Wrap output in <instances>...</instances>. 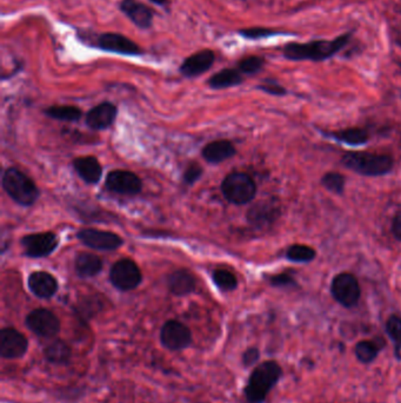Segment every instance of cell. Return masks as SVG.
Here are the masks:
<instances>
[{"label":"cell","instance_id":"cell-1","mask_svg":"<svg viewBox=\"0 0 401 403\" xmlns=\"http://www.w3.org/2000/svg\"><path fill=\"white\" fill-rule=\"evenodd\" d=\"M283 368L276 361L269 360L259 363L251 372L244 388L247 403H264L269 393L283 377Z\"/></svg>","mask_w":401,"mask_h":403},{"label":"cell","instance_id":"cell-2","mask_svg":"<svg viewBox=\"0 0 401 403\" xmlns=\"http://www.w3.org/2000/svg\"><path fill=\"white\" fill-rule=\"evenodd\" d=\"M349 40V35H343L336 40H317L306 44L285 46V57L291 61H324L339 52Z\"/></svg>","mask_w":401,"mask_h":403},{"label":"cell","instance_id":"cell-3","mask_svg":"<svg viewBox=\"0 0 401 403\" xmlns=\"http://www.w3.org/2000/svg\"><path fill=\"white\" fill-rule=\"evenodd\" d=\"M344 167L363 176H384L393 169V158L388 155L349 153L343 157Z\"/></svg>","mask_w":401,"mask_h":403},{"label":"cell","instance_id":"cell-4","mask_svg":"<svg viewBox=\"0 0 401 403\" xmlns=\"http://www.w3.org/2000/svg\"><path fill=\"white\" fill-rule=\"evenodd\" d=\"M3 187L8 196L20 206H32L39 197L38 188L33 181L15 167H10L5 172Z\"/></svg>","mask_w":401,"mask_h":403},{"label":"cell","instance_id":"cell-5","mask_svg":"<svg viewBox=\"0 0 401 403\" xmlns=\"http://www.w3.org/2000/svg\"><path fill=\"white\" fill-rule=\"evenodd\" d=\"M221 191L225 198L237 206L250 203L257 194V185L251 176L233 172L223 179Z\"/></svg>","mask_w":401,"mask_h":403},{"label":"cell","instance_id":"cell-6","mask_svg":"<svg viewBox=\"0 0 401 403\" xmlns=\"http://www.w3.org/2000/svg\"><path fill=\"white\" fill-rule=\"evenodd\" d=\"M159 341L165 349L178 353L192 346L194 335L191 329L180 321L168 320L160 329Z\"/></svg>","mask_w":401,"mask_h":403},{"label":"cell","instance_id":"cell-7","mask_svg":"<svg viewBox=\"0 0 401 403\" xmlns=\"http://www.w3.org/2000/svg\"><path fill=\"white\" fill-rule=\"evenodd\" d=\"M25 326L40 339H56L61 333L59 317L49 309L37 308L27 314Z\"/></svg>","mask_w":401,"mask_h":403},{"label":"cell","instance_id":"cell-8","mask_svg":"<svg viewBox=\"0 0 401 403\" xmlns=\"http://www.w3.org/2000/svg\"><path fill=\"white\" fill-rule=\"evenodd\" d=\"M30 342L22 331L15 327H5L0 331V358L17 361L27 354Z\"/></svg>","mask_w":401,"mask_h":403},{"label":"cell","instance_id":"cell-9","mask_svg":"<svg viewBox=\"0 0 401 403\" xmlns=\"http://www.w3.org/2000/svg\"><path fill=\"white\" fill-rule=\"evenodd\" d=\"M331 293L334 300L345 308H352L356 305L361 296L359 282L356 276L348 273L337 275L333 278Z\"/></svg>","mask_w":401,"mask_h":403},{"label":"cell","instance_id":"cell-10","mask_svg":"<svg viewBox=\"0 0 401 403\" xmlns=\"http://www.w3.org/2000/svg\"><path fill=\"white\" fill-rule=\"evenodd\" d=\"M110 280L118 290L129 291L141 284L143 276L141 269L132 259H123L111 268Z\"/></svg>","mask_w":401,"mask_h":403},{"label":"cell","instance_id":"cell-11","mask_svg":"<svg viewBox=\"0 0 401 403\" xmlns=\"http://www.w3.org/2000/svg\"><path fill=\"white\" fill-rule=\"evenodd\" d=\"M58 243L59 241L54 232L32 234L22 240L25 255L32 259H42L51 255L57 249Z\"/></svg>","mask_w":401,"mask_h":403},{"label":"cell","instance_id":"cell-12","mask_svg":"<svg viewBox=\"0 0 401 403\" xmlns=\"http://www.w3.org/2000/svg\"><path fill=\"white\" fill-rule=\"evenodd\" d=\"M95 47L107 52L124 54V56H139L141 54V49L136 43L127 38L126 36L114 33V32L99 35L95 40Z\"/></svg>","mask_w":401,"mask_h":403},{"label":"cell","instance_id":"cell-13","mask_svg":"<svg viewBox=\"0 0 401 403\" xmlns=\"http://www.w3.org/2000/svg\"><path fill=\"white\" fill-rule=\"evenodd\" d=\"M109 190L119 195H136L143 189L141 179L134 172L114 170L107 175L105 181Z\"/></svg>","mask_w":401,"mask_h":403},{"label":"cell","instance_id":"cell-14","mask_svg":"<svg viewBox=\"0 0 401 403\" xmlns=\"http://www.w3.org/2000/svg\"><path fill=\"white\" fill-rule=\"evenodd\" d=\"M77 236L81 243L95 250H116L123 244L121 237L117 234L98 229H83Z\"/></svg>","mask_w":401,"mask_h":403},{"label":"cell","instance_id":"cell-15","mask_svg":"<svg viewBox=\"0 0 401 403\" xmlns=\"http://www.w3.org/2000/svg\"><path fill=\"white\" fill-rule=\"evenodd\" d=\"M214 61H216V54L212 50H201L182 61L180 73L189 78L200 76L212 68Z\"/></svg>","mask_w":401,"mask_h":403},{"label":"cell","instance_id":"cell-16","mask_svg":"<svg viewBox=\"0 0 401 403\" xmlns=\"http://www.w3.org/2000/svg\"><path fill=\"white\" fill-rule=\"evenodd\" d=\"M121 12L127 15L131 22L141 29H150L153 24V11L148 5L138 0H121Z\"/></svg>","mask_w":401,"mask_h":403},{"label":"cell","instance_id":"cell-17","mask_svg":"<svg viewBox=\"0 0 401 403\" xmlns=\"http://www.w3.org/2000/svg\"><path fill=\"white\" fill-rule=\"evenodd\" d=\"M42 356L49 365L66 367L72 361V348L64 340L54 339L44 347Z\"/></svg>","mask_w":401,"mask_h":403},{"label":"cell","instance_id":"cell-18","mask_svg":"<svg viewBox=\"0 0 401 403\" xmlns=\"http://www.w3.org/2000/svg\"><path fill=\"white\" fill-rule=\"evenodd\" d=\"M278 215L279 208L276 206V203L261 201L249 210L247 220L255 228H266L276 221Z\"/></svg>","mask_w":401,"mask_h":403},{"label":"cell","instance_id":"cell-19","mask_svg":"<svg viewBox=\"0 0 401 403\" xmlns=\"http://www.w3.org/2000/svg\"><path fill=\"white\" fill-rule=\"evenodd\" d=\"M27 285L31 293L39 298H51L58 290L57 280L45 271H36L31 274Z\"/></svg>","mask_w":401,"mask_h":403},{"label":"cell","instance_id":"cell-20","mask_svg":"<svg viewBox=\"0 0 401 403\" xmlns=\"http://www.w3.org/2000/svg\"><path fill=\"white\" fill-rule=\"evenodd\" d=\"M117 112V107L112 103L105 102V103L99 104L87 112L86 124L91 129H107L116 121Z\"/></svg>","mask_w":401,"mask_h":403},{"label":"cell","instance_id":"cell-21","mask_svg":"<svg viewBox=\"0 0 401 403\" xmlns=\"http://www.w3.org/2000/svg\"><path fill=\"white\" fill-rule=\"evenodd\" d=\"M167 285L171 293L175 296H186L189 294L194 293L197 282L194 275L189 271L182 269V271H174L173 274L168 276Z\"/></svg>","mask_w":401,"mask_h":403},{"label":"cell","instance_id":"cell-22","mask_svg":"<svg viewBox=\"0 0 401 403\" xmlns=\"http://www.w3.org/2000/svg\"><path fill=\"white\" fill-rule=\"evenodd\" d=\"M235 148L231 142L226 139L211 142L203 149V157L208 163L219 164L223 160L235 156Z\"/></svg>","mask_w":401,"mask_h":403},{"label":"cell","instance_id":"cell-23","mask_svg":"<svg viewBox=\"0 0 401 403\" xmlns=\"http://www.w3.org/2000/svg\"><path fill=\"white\" fill-rule=\"evenodd\" d=\"M73 167L78 175L88 184H95L102 178V167L95 157H79L73 160Z\"/></svg>","mask_w":401,"mask_h":403},{"label":"cell","instance_id":"cell-24","mask_svg":"<svg viewBox=\"0 0 401 403\" xmlns=\"http://www.w3.org/2000/svg\"><path fill=\"white\" fill-rule=\"evenodd\" d=\"M102 269V259L91 252H80L76 259L77 274L81 277H93Z\"/></svg>","mask_w":401,"mask_h":403},{"label":"cell","instance_id":"cell-25","mask_svg":"<svg viewBox=\"0 0 401 403\" xmlns=\"http://www.w3.org/2000/svg\"><path fill=\"white\" fill-rule=\"evenodd\" d=\"M382 340H363L356 343L354 347V354H356L358 361L363 365H370L378 358L379 353L382 351Z\"/></svg>","mask_w":401,"mask_h":403},{"label":"cell","instance_id":"cell-26","mask_svg":"<svg viewBox=\"0 0 401 403\" xmlns=\"http://www.w3.org/2000/svg\"><path fill=\"white\" fill-rule=\"evenodd\" d=\"M242 77L238 70L223 69L219 73H214L207 84L210 88L214 90H221V89L232 88L242 83Z\"/></svg>","mask_w":401,"mask_h":403},{"label":"cell","instance_id":"cell-27","mask_svg":"<svg viewBox=\"0 0 401 403\" xmlns=\"http://www.w3.org/2000/svg\"><path fill=\"white\" fill-rule=\"evenodd\" d=\"M324 135H327L340 143L349 145L365 144L368 141V133L365 130L358 129V128L341 130V131L332 133H324Z\"/></svg>","mask_w":401,"mask_h":403},{"label":"cell","instance_id":"cell-28","mask_svg":"<svg viewBox=\"0 0 401 403\" xmlns=\"http://www.w3.org/2000/svg\"><path fill=\"white\" fill-rule=\"evenodd\" d=\"M45 114L51 119L64 121V122H77L81 119L83 112L77 107L61 105V107H51L45 110Z\"/></svg>","mask_w":401,"mask_h":403},{"label":"cell","instance_id":"cell-29","mask_svg":"<svg viewBox=\"0 0 401 403\" xmlns=\"http://www.w3.org/2000/svg\"><path fill=\"white\" fill-rule=\"evenodd\" d=\"M386 333L393 342L395 358L401 361V317L391 316L386 322Z\"/></svg>","mask_w":401,"mask_h":403},{"label":"cell","instance_id":"cell-30","mask_svg":"<svg viewBox=\"0 0 401 403\" xmlns=\"http://www.w3.org/2000/svg\"><path fill=\"white\" fill-rule=\"evenodd\" d=\"M315 252L313 248L307 247L304 244H294L288 248L286 257L292 262L307 263L312 262L315 259Z\"/></svg>","mask_w":401,"mask_h":403},{"label":"cell","instance_id":"cell-31","mask_svg":"<svg viewBox=\"0 0 401 403\" xmlns=\"http://www.w3.org/2000/svg\"><path fill=\"white\" fill-rule=\"evenodd\" d=\"M212 278L214 284L223 291H232L238 287L237 277L232 274L231 271H226V269H218L214 271Z\"/></svg>","mask_w":401,"mask_h":403},{"label":"cell","instance_id":"cell-32","mask_svg":"<svg viewBox=\"0 0 401 403\" xmlns=\"http://www.w3.org/2000/svg\"><path fill=\"white\" fill-rule=\"evenodd\" d=\"M322 185L334 194H341L345 189V177L339 172H329L322 179Z\"/></svg>","mask_w":401,"mask_h":403},{"label":"cell","instance_id":"cell-33","mask_svg":"<svg viewBox=\"0 0 401 403\" xmlns=\"http://www.w3.org/2000/svg\"><path fill=\"white\" fill-rule=\"evenodd\" d=\"M264 66V59L258 56L242 58L238 63L239 71L246 75H254L259 73Z\"/></svg>","mask_w":401,"mask_h":403},{"label":"cell","instance_id":"cell-34","mask_svg":"<svg viewBox=\"0 0 401 403\" xmlns=\"http://www.w3.org/2000/svg\"><path fill=\"white\" fill-rule=\"evenodd\" d=\"M260 350L257 347H249L242 354V365L245 369H250L255 367L260 360Z\"/></svg>","mask_w":401,"mask_h":403},{"label":"cell","instance_id":"cell-35","mask_svg":"<svg viewBox=\"0 0 401 403\" xmlns=\"http://www.w3.org/2000/svg\"><path fill=\"white\" fill-rule=\"evenodd\" d=\"M276 31L264 29V27H254V29H246V30L239 31V35H242L244 38L260 39L266 38L269 36L276 35Z\"/></svg>","mask_w":401,"mask_h":403},{"label":"cell","instance_id":"cell-36","mask_svg":"<svg viewBox=\"0 0 401 403\" xmlns=\"http://www.w3.org/2000/svg\"><path fill=\"white\" fill-rule=\"evenodd\" d=\"M201 174H203V167L199 164H191L184 174V181H185L186 184H194V182H197L198 179L200 178Z\"/></svg>","mask_w":401,"mask_h":403},{"label":"cell","instance_id":"cell-37","mask_svg":"<svg viewBox=\"0 0 401 403\" xmlns=\"http://www.w3.org/2000/svg\"><path fill=\"white\" fill-rule=\"evenodd\" d=\"M260 90L262 91L267 92L269 95L273 96H284L286 95V90H285L283 86H281L279 84H276V82H272V80H266L265 83L262 84L259 86Z\"/></svg>","mask_w":401,"mask_h":403},{"label":"cell","instance_id":"cell-38","mask_svg":"<svg viewBox=\"0 0 401 403\" xmlns=\"http://www.w3.org/2000/svg\"><path fill=\"white\" fill-rule=\"evenodd\" d=\"M269 283L273 287H288V285H295V281L292 277L291 275L288 273L284 274L274 275L269 278Z\"/></svg>","mask_w":401,"mask_h":403},{"label":"cell","instance_id":"cell-39","mask_svg":"<svg viewBox=\"0 0 401 403\" xmlns=\"http://www.w3.org/2000/svg\"><path fill=\"white\" fill-rule=\"evenodd\" d=\"M392 231L397 240L401 241V213H398L395 218L393 220V225H392Z\"/></svg>","mask_w":401,"mask_h":403},{"label":"cell","instance_id":"cell-40","mask_svg":"<svg viewBox=\"0 0 401 403\" xmlns=\"http://www.w3.org/2000/svg\"><path fill=\"white\" fill-rule=\"evenodd\" d=\"M153 4L158 5V6H163V8H167L168 6V3L170 0H150Z\"/></svg>","mask_w":401,"mask_h":403}]
</instances>
